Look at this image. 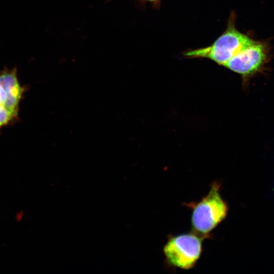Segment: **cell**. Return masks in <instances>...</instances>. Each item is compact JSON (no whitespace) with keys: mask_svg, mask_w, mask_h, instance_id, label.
I'll list each match as a JSON object with an SVG mask.
<instances>
[{"mask_svg":"<svg viewBox=\"0 0 274 274\" xmlns=\"http://www.w3.org/2000/svg\"><path fill=\"white\" fill-rule=\"evenodd\" d=\"M235 19V14L232 12L230 14L226 29L211 45L189 49L184 52L183 55L189 58H208L224 66L254 40L236 28Z\"/></svg>","mask_w":274,"mask_h":274,"instance_id":"obj_1","label":"cell"},{"mask_svg":"<svg viewBox=\"0 0 274 274\" xmlns=\"http://www.w3.org/2000/svg\"><path fill=\"white\" fill-rule=\"evenodd\" d=\"M220 184L214 182L208 194L197 203L189 206L192 209L191 217L193 231L206 237L226 217L228 207L221 197Z\"/></svg>","mask_w":274,"mask_h":274,"instance_id":"obj_2","label":"cell"},{"mask_svg":"<svg viewBox=\"0 0 274 274\" xmlns=\"http://www.w3.org/2000/svg\"><path fill=\"white\" fill-rule=\"evenodd\" d=\"M270 55L268 43L254 40L223 66L240 75L243 85L246 86L252 78L265 70Z\"/></svg>","mask_w":274,"mask_h":274,"instance_id":"obj_3","label":"cell"},{"mask_svg":"<svg viewBox=\"0 0 274 274\" xmlns=\"http://www.w3.org/2000/svg\"><path fill=\"white\" fill-rule=\"evenodd\" d=\"M204 238L194 231L169 237L163 249L167 262L182 269L192 268L201 256Z\"/></svg>","mask_w":274,"mask_h":274,"instance_id":"obj_4","label":"cell"},{"mask_svg":"<svg viewBox=\"0 0 274 274\" xmlns=\"http://www.w3.org/2000/svg\"><path fill=\"white\" fill-rule=\"evenodd\" d=\"M26 87L20 85L16 68L0 71V129L18 119Z\"/></svg>","mask_w":274,"mask_h":274,"instance_id":"obj_5","label":"cell"},{"mask_svg":"<svg viewBox=\"0 0 274 274\" xmlns=\"http://www.w3.org/2000/svg\"><path fill=\"white\" fill-rule=\"evenodd\" d=\"M108 1H109L111 0H108ZM140 1L148 2H151V3H156V2H159L161 0H140Z\"/></svg>","mask_w":274,"mask_h":274,"instance_id":"obj_6","label":"cell"}]
</instances>
